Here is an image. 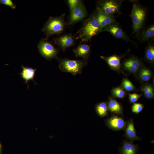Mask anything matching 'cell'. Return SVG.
<instances>
[{
  "label": "cell",
  "mask_w": 154,
  "mask_h": 154,
  "mask_svg": "<svg viewBox=\"0 0 154 154\" xmlns=\"http://www.w3.org/2000/svg\"><path fill=\"white\" fill-rule=\"evenodd\" d=\"M137 38L141 42L148 41L154 37V25L152 24L137 34Z\"/></svg>",
  "instance_id": "14"
},
{
  "label": "cell",
  "mask_w": 154,
  "mask_h": 154,
  "mask_svg": "<svg viewBox=\"0 0 154 154\" xmlns=\"http://www.w3.org/2000/svg\"><path fill=\"white\" fill-rule=\"evenodd\" d=\"M96 111L100 117L105 116L108 114V108L107 104L104 102L98 103L95 106Z\"/></svg>",
  "instance_id": "21"
},
{
  "label": "cell",
  "mask_w": 154,
  "mask_h": 154,
  "mask_svg": "<svg viewBox=\"0 0 154 154\" xmlns=\"http://www.w3.org/2000/svg\"><path fill=\"white\" fill-rule=\"evenodd\" d=\"M0 4L4 5L13 9H15L16 7L11 0H0Z\"/></svg>",
  "instance_id": "29"
},
{
  "label": "cell",
  "mask_w": 154,
  "mask_h": 154,
  "mask_svg": "<svg viewBox=\"0 0 154 154\" xmlns=\"http://www.w3.org/2000/svg\"><path fill=\"white\" fill-rule=\"evenodd\" d=\"M108 110L117 114H122V108L121 104L115 99L110 98L108 103Z\"/></svg>",
  "instance_id": "18"
},
{
  "label": "cell",
  "mask_w": 154,
  "mask_h": 154,
  "mask_svg": "<svg viewBox=\"0 0 154 154\" xmlns=\"http://www.w3.org/2000/svg\"><path fill=\"white\" fill-rule=\"evenodd\" d=\"M67 2L70 12L83 2L80 0H68Z\"/></svg>",
  "instance_id": "26"
},
{
  "label": "cell",
  "mask_w": 154,
  "mask_h": 154,
  "mask_svg": "<svg viewBox=\"0 0 154 154\" xmlns=\"http://www.w3.org/2000/svg\"><path fill=\"white\" fill-rule=\"evenodd\" d=\"M73 52L76 56L88 60L90 52V47L86 44H82L74 49Z\"/></svg>",
  "instance_id": "16"
},
{
  "label": "cell",
  "mask_w": 154,
  "mask_h": 154,
  "mask_svg": "<svg viewBox=\"0 0 154 154\" xmlns=\"http://www.w3.org/2000/svg\"><path fill=\"white\" fill-rule=\"evenodd\" d=\"M146 9L141 5L133 3L130 16L133 23V34H137L144 25L146 17Z\"/></svg>",
  "instance_id": "4"
},
{
  "label": "cell",
  "mask_w": 154,
  "mask_h": 154,
  "mask_svg": "<svg viewBox=\"0 0 154 154\" xmlns=\"http://www.w3.org/2000/svg\"><path fill=\"white\" fill-rule=\"evenodd\" d=\"M59 68L62 72L71 73L73 75L81 74L83 68L88 64V60H73L57 57Z\"/></svg>",
  "instance_id": "2"
},
{
  "label": "cell",
  "mask_w": 154,
  "mask_h": 154,
  "mask_svg": "<svg viewBox=\"0 0 154 154\" xmlns=\"http://www.w3.org/2000/svg\"><path fill=\"white\" fill-rule=\"evenodd\" d=\"M152 75L151 71L145 67L142 66L139 71L138 78L142 81H148L151 79Z\"/></svg>",
  "instance_id": "20"
},
{
  "label": "cell",
  "mask_w": 154,
  "mask_h": 154,
  "mask_svg": "<svg viewBox=\"0 0 154 154\" xmlns=\"http://www.w3.org/2000/svg\"><path fill=\"white\" fill-rule=\"evenodd\" d=\"M65 15L56 17H50L45 23L42 31L46 35V38L54 35L59 34L64 30L66 26Z\"/></svg>",
  "instance_id": "3"
},
{
  "label": "cell",
  "mask_w": 154,
  "mask_h": 154,
  "mask_svg": "<svg viewBox=\"0 0 154 154\" xmlns=\"http://www.w3.org/2000/svg\"><path fill=\"white\" fill-rule=\"evenodd\" d=\"M141 94L136 93L130 94H129V98L130 103H135L136 102L141 96Z\"/></svg>",
  "instance_id": "28"
},
{
  "label": "cell",
  "mask_w": 154,
  "mask_h": 154,
  "mask_svg": "<svg viewBox=\"0 0 154 154\" xmlns=\"http://www.w3.org/2000/svg\"><path fill=\"white\" fill-rule=\"evenodd\" d=\"M123 1L121 0L98 1L96 9L104 13L114 15L119 12Z\"/></svg>",
  "instance_id": "5"
},
{
  "label": "cell",
  "mask_w": 154,
  "mask_h": 154,
  "mask_svg": "<svg viewBox=\"0 0 154 154\" xmlns=\"http://www.w3.org/2000/svg\"><path fill=\"white\" fill-rule=\"evenodd\" d=\"M22 68L21 72L20 74L21 78L25 81L24 84L26 83L28 88H29L28 84L29 81L32 80L35 83L34 78L36 68L34 69L31 67H25L23 65H22Z\"/></svg>",
  "instance_id": "15"
},
{
  "label": "cell",
  "mask_w": 154,
  "mask_h": 154,
  "mask_svg": "<svg viewBox=\"0 0 154 154\" xmlns=\"http://www.w3.org/2000/svg\"><path fill=\"white\" fill-rule=\"evenodd\" d=\"M70 13L67 23L68 25H72L84 19L87 15L83 2Z\"/></svg>",
  "instance_id": "8"
},
{
  "label": "cell",
  "mask_w": 154,
  "mask_h": 154,
  "mask_svg": "<svg viewBox=\"0 0 154 154\" xmlns=\"http://www.w3.org/2000/svg\"><path fill=\"white\" fill-rule=\"evenodd\" d=\"M137 149V145L132 141H125L121 150V154H135Z\"/></svg>",
  "instance_id": "19"
},
{
  "label": "cell",
  "mask_w": 154,
  "mask_h": 154,
  "mask_svg": "<svg viewBox=\"0 0 154 154\" xmlns=\"http://www.w3.org/2000/svg\"><path fill=\"white\" fill-rule=\"evenodd\" d=\"M123 68L134 74L139 72L142 66L141 61L135 56H131L125 60L122 65Z\"/></svg>",
  "instance_id": "9"
},
{
  "label": "cell",
  "mask_w": 154,
  "mask_h": 154,
  "mask_svg": "<svg viewBox=\"0 0 154 154\" xmlns=\"http://www.w3.org/2000/svg\"><path fill=\"white\" fill-rule=\"evenodd\" d=\"M123 56V55L115 54L109 56H101L100 57L106 62L111 69L119 72H121L124 74L121 70L120 60Z\"/></svg>",
  "instance_id": "10"
},
{
  "label": "cell",
  "mask_w": 154,
  "mask_h": 154,
  "mask_svg": "<svg viewBox=\"0 0 154 154\" xmlns=\"http://www.w3.org/2000/svg\"><path fill=\"white\" fill-rule=\"evenodd\" d=\"M121 85L123 89L127 91H133L135 89L133 84L126 78H124L122 80Z\"/></svg>",
  "instance_id": "25"
},
{
  "label": "cell",
  "mask_w": 154,
  "mask_h": 154,
  "mask_svg": "<svg viewBox=\"0 0 154 154\" xmlns=\"http://www.w3.org/2000/svg\"><path fill=\"white\" fill-rule=\"evenodd\" d=\"M100 26L95 12L84 20L82 26L77 33L76 39L88 42L99 33Z\"/></svg>",
  "instance_id": "1"
},
{
  "label": "cell",
  "mask_w": 154,
  "mask_h": 154,
  "mask_svg": "<svg viewBox=\"0 0 154 154\" xmlns=\"http://www.w3.org/2000/svg\"><path fill=\"white\" fill-rule=\"evenodd\" d=\"M96 13L100 26L99 33L106 27L115 22L114 15L104 13L97 9Z\"/></svg>",
  "instance_id": "13"
},
{
  "label": "cell",
  "mask_w": 154,
  "mask_h": 154,
  "mask_svg": "<svg viewBox=\"0 0 154 154\" xmlns=\"http://www.w3.org/2000/svg\"><path fill=\"white\" fill-rule=\"evenodd\" d=\"M110 33L116 38L124 40L127 42H130L135 44L131 40L124 31L121 27L119 23L116 22L107 25L104 27L102 31Z\"/></svg>",
  "instance_id": "7"
},
{
  "label": "cell",
  "mask_w": 154,
  "mask_h": 154,
  "mask_svg": "<svg viewBox=\"0 0 154 154\" xmlns=\"http://www.w3.org/2000/svg\"><path fill=\"white\" fill-rule=\"evenodd\" d=\"M3 153V148L0 142V154H2Z\"/></svg>",
  "instance_id": "30"
},
{
  "label": "cell",
  "mask_w": 154,
  "mask_h": 154,
  "mask_svg": "<svg viewBox=\"0 0 154 154\" xmlns=\"http://www.w3.org/2000/svg\"><path fill=\"white\" fill-rule=\"evenodd\" d=\"M145 57V59L150 63L154 62V46L153 44H149L146 47Z\"/></svg>",
  "instance_id": "22"
},
{
  "label": "cell",
  "mask_w": 154,
  "mask_h": 154,
  "mask_svg": "<svg viewBox=\"0 0 154 154\" xmlns=\"http://www.w3.org/2000/svg\"><path fill=\"white\" fill-rule=\"evenodd\" d=\"M125 134L127 137L131 141L139 139L136 135L133 123L131 120L128 121L125 129Z\"/></svg>",
  "instance_id": "17"
},
{
  "label": "cell",
  "mask_w": 154,
  "mask_h": 154,
  "mask_svg": "<svg viewBox=\"0 0 154 154\" xmlns=\"http://www.w3.org/2000/svg\"><path fill=\"white\" fill-rule=\"evenodd\" d=\"M106 123L109 128L115 131L123 129L125 128L126 125V122L123 118L115 115L107 119Z\"/></svg>",
  "instance_id": "11"
},
{
  "label": "cell",
  "mask_w": 154,
  "mask_h": 154,
  "mask_svg": "<svg viewBox=\"0 0 154 154\" xmlns=\"http://www.w3.org/2000/svg\"><path fill=\"white\" fill-rule=\"evenodd\" d=\"M37 45L39 53L46 59L50 60L58 57V50L48 42L46 38H42Z\"/></svg>",
  "instance_id": "6"
},
{
  "label": "cell",
  "mask_w": 154,
  "mask_h": 154,
  "mask_svg": "<svg viewBox=\"0 0 154 154\" xmlns=\"http://www.w3.org/2000/svg\"><path fill=\"white\" fill-rule=\"evenodd\" d=\"M141 90L143 93L145 97L151 99L154 98V90L153 86L150 84L144 85L141 88Z\"/></svg>",
  "instance_id": "23"
},
{
  "label": "cell",
  "mask_w": 154,
  "mask_h": 154,
  "mask_svg": "<svg viewBox=\"0 0 154 154\" xmlns=\"http://www.w3.org/2000/svg\"><path fill=\"white\" fill-rule=\"evenodd\" d=\"M143 108L144 106L142 104L134 103L131 107L132 111L134 113L138 114L142 111Z\"/></svg>",
  "instance_id": "27"
},
{
  "label": "cell",
  "mask_w": 154,
  "mask_h": 154,
  "mask_svg": "<svg viewBox=\"0 0 154 154\" xmlns=\"http://www.w3.org/2000/svg\"><path fill=\"white\" fill-rule=\"evenodd\" d=\"M54 42L56 45L64 50L74 45L75 39L71 34H66L55 38Z\"/></svg>",
  "instance_id": "12"
},
{
  "label": "cell",
  "mask_w": 154,
  "mask_h": 154,
  "mask_svg": "<svg viewBox=\"0 0 154 154\" xmlns=\"http://www.w3.org/2000/svg\"><path fill=\"white\" fill-rule=\"evenodd\" d=\"M112 94L114 97L121 99L124 98L125 96V92L120 87L114 88L112 90Z\"/></svg>",
  "instance_id": "24"
}]
</instances>
